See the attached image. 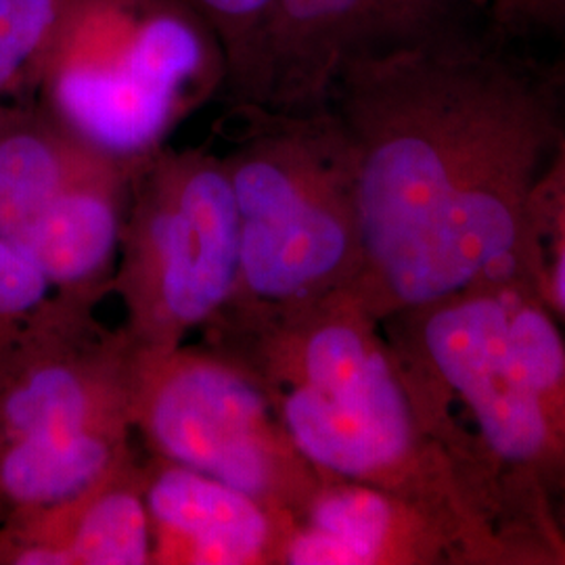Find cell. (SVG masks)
I'll return each instance as SVG.
<instances>
[{
  "mask_svg": "<svg viewBox=\"0 0 565 565\" xmlns=\"http://www.w3.org/2000/svg\"><path fill=\"white\" fill-rule=\"evenodd\" d=\"M329 107L354 163V287L380 321L473 287L536 289L527 205L564 124L545 88L461 39L348 67Z\"/></svg>",
  "mask_w": 565,
  "mask_h": 565,
  "instance_id": "1",
  "label": "cell"
},
{
  "mask_svg": "<svg viewBox=\"0 0 565 565\" xmlns=\"http://www.w3.org/2000/svg\"><path fill=\"white\" fill-rule=\"evenodd\" d=\"M417 411L522 565H565V340L530 282L382 319Z\"/></svg>",
  "mask_w": 565,
  "mask_h": 565,
  "instance_id": "2",
  "label": "cell"
},
{
  "mask_svg": "<svg viewBox=\"0 0 565 565\" xmlns=\"http://www.w3.org/2000/svg\"><path fill=\"white\" fill-rule=\"evenodd\" d=\"M233 111L245 124L223 156L239 223V273L226 303L294 302L356 285L354 163L331 107Z\"/></svg>",
  "mask_w": 565,
  "mask_h": 565,
  "instance_id": "3",
  "label": "cell"
},
{
  "mask_svg": "<svg viewBox=\"0 0 565 565\" xmlns=\"http://www.w3.org/2000/svg\"><path fill=\"white\" fill-rule=\"evenodd\" d=\"M223 86V51L181 0H65L36 88L82 139L141 162Z\"/></svg>",
  "mask_w": 565,
  "mask_h": 565,
  "instance_id": "4",
  "label": "cell"
},
{
  "mask_svg": "<svg viewBox=\"0 0 565 565\" xmlns=\"http://www.w3.org/2000/svg\"><path fill=\"white\" fill-rule=\"evenodd\" d=\"M239 223L223 156L158 149L135 166L111 279L139 352H166L231 300Z\"/></svg>",
  "mask_w": 565,
  "mask_h": 565,
  "instance_id": "5",
  "label": "cell"
},
{
  "mask_svg": "<svg viewBox=\"0 0 565 565\" xmlns=\"http://www.w3.org/2000/svg\"><path fill=\"white\" fill-rule=\"evenodd\" d=\"M130 422L151 455L235 486L296 520L324 478L256 380L202 342L141 352Z\"/></svg>",
  "mask_w": 565,
  "mask_h": 565,
  "instance_id": "6",
  "label": "cell"
},
{
  "mask_svg": "<svg viewBox=\"0 0 565 565\" xmlns=\"http://www.w3.org/2000/svg\"><path fill=\"white\" fill-rule=\"evenodd\" d=\"M488 9L490 0H273L252 61L224 99L233 109H324L348 67L471 39Z\"/></svg>",
  "mask_w": 565,
  "mask_h": 565,
  "instance_id": "7",
  "label": "cell"
},
{
  "mask_svg": "<svg viewBox=\"0 0 565 565\" xmlns=\"http://www.w3.org/2000/svg\"><path fill=\"white\" fill-rule=\"evenodd\" d=\"M111 285L53 289L0 363V445L82 427L132 429L139 348L97 306Z\"/></svg>",
  "mask_w": 565,
  "mask_h": 565,
  "instance_id": "8",
  "label": "cell"
},
{
  "mask_svg": "<svg viewBox=\"0 0 565 565\" xmlns=\"http://www.w3.org/2000/svg\"><path fill=\"white\" fill-rule=\"evenodd\" d=\"M285 565H480L443 513L375 486L324 476L303 505Z\"/></svg>",
  "mask_w": 565,
  "mask_h": 565,
  "instance_id": "9",
  "label": "cell"
},
{
  "mask_svg": "<svg viewBox=\"0 0 565 565\" xmlns=\"http://www.w3.org/2000/svg\"><path fill=\"white\" fill-rule=\"evenodd\" d=\"M142 490L151 565H285L294 513L151 452Z\"/></svg>",
  "mask_w": 565,
  "mask_h": 565,
  "instance_id": "10",
  "label": "cell"
},
{
  "mask_svg": "<svg viewBox=\"0 0 565 565\" xmlns=\"http://www.w3.org/2000/svg\"><path fill=\"white\" fill-rule=\"evenodd\" d=\"M0 565H151L137 452L72 499L9 509L0 524Z\"/></svg>",
  "mask_w": 565,
  "mask_h": 565,
  "instance_id": "11",
  "label": "cell"
},
{
  "mask_svg": "<svg viewBox=\"0 0 565 565\" xmlns=\"http://www.w3.org/2000/svg\"><path fill=\"white\" fill-rule=\"evenodd\" d=\"M137 163L103 158L21 239L18 247L41 266L53 289L111 285Z\"/></svg>",
  "mask_w": 565,
  "mask_h": 565,
  "instance_id": "12",
  "label": "cell"
},
{
  "mask_svg": "<svg viewBox=\"0 0 565 565\" xmlns=\"http://www.w3.org/2000/svg\"><path fill=\"white\" fill-rule=\"evenodd\" d=\"M107 156L44 103H0V237L20 245L61 193Z\"/></svg>",
  "mask_w": 565,
  "mask_h": 565,
  "instance_id": "13",
  "label": "cell"
},
{
  "mask_svg": "<svg viewBox=\"0 0 565 565\" xmlns=\"http://www.w3.org/2000/svg\"><path fill=\"white\" fill-rule=\"evenodd\" d=\"M132 434L82 427L0 445V490L9 509L53 505L88 490L135 450Z\"/></svg>",
  "mask_w": 565,
  "mask_h": 565,
  "instance_id": "14",
  "label": "cell"
},
{
  "mask_svg": "<svg viewBox=\"0 0 565 565\" xmlns=\"http://www.w3.org/2000/svg\"><path fill=\"white\" fill-rule=\"evenodd\" d=\"M527 239L536 289L557 321H565V121L530 195Z\"/></svg>",
  "mask_w": 565,
  "mask_h": 565,
  "instance_id": "15",
  "label": "cell"
},
{
  "mask_svg": "<svg viewBox=\"0 0 565 565\" xmlns=\"http://www.w3.org/2000/svg\"><path fill=\"white\" fill-rule=\"evenodd\" d=\"M65 0H0V103L39 86Z\"/></svg>",
  "mask_w": 565,
  "mask_h": 565,
  "instance_id": "16",
  "label": "cell"
},
{
  "mask_svg": "<svg viewBox=\"0 0 565 565\" xmlns=\"http://www.w3.org/2000/svg\"><path fill=\"white\" fill-rule=\"evenodd\" d=\"M214 34L223 51L226 97L242 81L264 23L268 20L273 0H181Z\"/></svg>",
  "mask_w": 565,
  "mask_h": 565,
  "instance_id": "17",
  "label": "cell"
},
{
  "mask_svg": "<svg viewBox=\"0 0 565 565\" xmlns=\"http://www.w3.org/2000/svg\"><path fill=\"white\" fill-rule=\"evenodd\" d=\"M51 291L53 285L41 266L15 243L0 237V363Z\"/></svg>",
  "mask_w": 565,
  "mask_h": 565,
  "instance_id": "18",
  "label": "cell"
},
{
  "mask_svg": "<svg viewBox=\"0 0 565 565\" xmlns=\"http://www.w3.org/2000/svg\"><path fill=\"white\" fill-rule=\"evenodd\" d=\"M492 18L511 30L565 25V0H490Z\"/></svg>",
  "mask_w": 565,
  "mask_h": 565,
  "instance_id": "19",
  "label": "cell"
},
{
  "mask_svg": "<svg viewBox=\"0 0 565 565\" xmlns=\"http://www.w3.org/2000/svg\"><path fill=\"white\" fill-rule=\"evenodd\" d=\"M7 513H9V503H7V499H4V494H2V490H0V524H2V520L7 518Z\"/></svg>",
  "mask_w": 565,
  "mask_h": 565,
  "instance_id": "20",
  "label": "cell"
}]
</instances>
